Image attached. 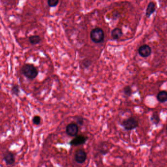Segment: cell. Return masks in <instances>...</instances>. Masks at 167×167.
<instances>
[{
	"label": "cell",
	"mask_w": 167,
	"mask_h": 167,
	"mask_svg": "<svg viewBox=\"0 0 167 167\" xmlns=\"http://www.w3.org/2000/svg\"><path fill=\"white\" fill-rule=\"evenodd\" d=\"M22 72L26 77L30 79H34L38 75V69L33 64H25L22 68Z\"/></svg>",
	"instance_id": "cell-1"
},
{
	"label": "cell",
	"mask_w": 167,
	"mask_h": 167,
	"mask_svg": "<svg viewBox=\"0 0 167 167\" xmlns=\"http://www.w3.org/2000/svg\"><path fill=\"white\" fill-rule=\"evenodd\" d=\"M151 121L155 125H158L159 123H160V117L157 112H154L153 113V114L151 117Z\"/></svg>",
	"instance_id": "cell-13"
},
{
	"label": "cell",
	"mask_w": 167,
	"mask_h": 167,
	"mask_svg": "<svg viewBox=\"0 0 167 167\" xmlns=\"http://www.w3.org/2000/svg\"><path fill=\"white\" fill-rule=\"evenodd\" d=\"M155 6H156V5H155V3L153 2H151L148 4L147 9H146V11H145V16L148 18H149L150 16L155 12L156 10Z\"/></svg>",
	"instance_id": "cell-8"
},
{
	"label": "cell",
	"mask_w": 167,
	"mask_h": 167,
	"mask_svg": "<svg viewBox=\"0 0 167 167\" xmlns=\"http://www.w3.org/2000/svg\"><path fill=\"white\" fill-rule=\"evenodd\" d=\"M138 53L142 58H147L152 54V49L148 45H143L139 47Z\"/></svg>",
	"instance_id": "cell-7"
},
{
	"label": "cell",
	"mask_w": 167,
	"mask_h": 167,
	"mask_svg": "<svg viewBox=\"0 0 167 167\" xmlns=\"http://www.w3.org/2000/svg\"><path fill=\"white\" fill-rule=\"evenodd\" d=\"M138 121L133 117H130L124 120L121 125L126 130H131L137 128L138 126Z\"/></svg>",
	"instance_id": "cell-3"
},
{
	"label": "cell",
	"mask_w": 167,
	"mask_h": 167,
	"mask_svg": "<svg viewBox=\"0 0 167 167\" xmlns=\"http://www.w3.org/2000/svg\"><path fill=\"white\" fill-rule=\"evenodd\" d=\"M157 99L159 102H165L167 100V93L166 91H161L158 93L157 96Z\"/></svg>",
	"instance_id": "cell-11"
},
{
	"label": "cell",
	"mask_w": 167,
	"mask_h": 167,
	"mask_svg": "<svg viewBox=\"0 0 167 167\" xmlns=\"http://www.w3.org/2000/svg\"><path fill=\"white\" fill-rule=\"evenodd\" d=\"M90 38L95 43H100L104 40L105 33L101 28L97 27L93 29L90 33Z\"/></svg>",
	"instance_id": "cell-2"
},
{
	"label": "cell",
	"mask_w": 167,
	"mask_h": 167,
	"mask_svg": "<svg viewBox=\"0 0 167 167\" xmlns=\"http://www.w3.org/2000/svg\"><path fill=\"white\" fill-rule=\"evenodd\" d=\"M59 2V0H48L49 6L51 7L57 6Z\"/></svg>",
	"instance_id": "cell-16"
},
{
	"label": "cell",
	"mask_w": 167,
	"mask_h": 167,
	"mask_svg": "<svg viewBox=\"0 0 167 167\" xmlns=\"http://www.w3.org/2000/svg\"><path fill=\"white\" fill-rule=\"evenodd\" d=\"M87 140H88V137L83 136V135H78V136H76L75 138L69 142V144L70 145H74V146L82 145L86 142Z\"/></svg>",
	"instance_id": "cell-6"
},
{
	"label": "cell",
	"mask_w": 167,
	"mask_h": 167,
	"mask_svg": "<svg viewBox=\"0 0 167 167\" xmlns=\"http://www.w3.org/2000/svg\"><path fill=\"white\" fill-rule=\"evenodd\" d=\"M82 65L85 68H88L90 65H91V62L88 59H84L82 62Z\"/></svg>",
	"instance_id": "cell-18"
},
{
	"label": "cell",
	"mask_w": 167,
	"mask_h": 167,
	"mask_svg": "<svg viewBox=\"0 0 167 167\" xmlns=\"http://www.w3.org/2000/svg\"><path fill=\"white\" fill-rule=\"evenodd\" d=\"M123 31L120 28H116L111 31V37L113 40H118L123 35Z\"/></svg>",
	"instance_id": "cell-10"
},
{
	"label": "cell",
	"mask_w": 167,
	"mask_h": 167,
	"mask_svg": "<svg viewBox=\"0 0 167 167\" xmlns=\"http://www.w3.org/2000/svg\"><path fill=\"white\" fill-rule=\"evenodd\" d=\"M78 132V125L75 123H71L66 126V133L69 136L75 137L77 135Z\"/></svg>",
	"instance_id": "cell-4"
},
{
	"label": "cell",
	"mask_w": 167,
	"mask_h": 167,
	"mask_svg": "<svg viewBox=\"0 0 167 167\" xmlns=\"http://www.w3.org/2000/svg\"><path fill=\"white\" fill-rule=\"evenodd\" d=\"M19 87L17 85L13 86L12 88V92L13 94H14L15 95H18V94L19 93Z\"/></svg>",
	"instance_id": "cell-17"
},
{
	"label": "cell",
	"mask_w": 167,
	"mask_h": 167,
	"mask_svg": "<svg viewBox=\"0 0 167 167\" xmlns=\"http://www.w3.org/2000/svg\"><path fill=\"white\" fill-rule=\"evenodd\" d=\"M41 117L39 116H35L34 117V118H33V124H34L35 125H39L40 123H41Z\"/></svg>",
	"instance_id": "cell-15"
},
{
	"label": "cell",
	"mask_w": 167,
	"mask_h": 167,
	"mask_svg": "<svg viewBox=\"0 0 167 167\" xmlns=\"http://www.w3.org/2000/svg\"><path fill=\"white\" fill-rule=\"evenodd\" d=\"M87 159L86 152L82 149H78L75 153V159L78 164H82L85 162Z\"/></svg>",
	"instance_id": "cell-5"
},
{
	"label": "cell",
	"mask_w": 167,
	"mask_h": 167,
	"mask_svg": "<svg viewBox=\"0 0 167 167\" xmlns=\"http://www.w3.org/2000/svg\"><path fill=\"white\" fill-rule=\"evenodd\" d=\"M4 159L7 165H12L15 162L14 155L10 152H8L4 155Z\"/></svg>",
	"instance_id": "cell-9"
},
{
	"label": "cell",
	"mask_w": 167,
	"mask_h": 167,
	"mask_svg": "<svg viewBox=\"0 0 167 167\" xmlns=\"http://www.w3.org/2000/svg\"><path fill=\"white\" fill-rule=\"evenodd\" d=\"M77 122L79 125H83L84 121H83V119L82 118V117H78L77 118Z\"/></svg>",
	"instance_id": "cell-19"
},
{
	"label": "cell",
	"mask_w": 167,
	"mask_h": 167,
	"mask_svg": "<svg viewBox=\"0 0 167 167\" xmlns=\"http://www.w3.org/2000/svg\"><path fill=\"white\" fill-rule=\"evenodd\" d=\"M29 40L32 45H35L39 43L41 41V38L38 35H33L29 38Z\"/></svg>",
	"instance_id": "cell-12"
},
{
	"label": "cell",
	"mask_w": 167,
	"mask_h": 167,
	"mask_svg": "<svg viewBox=\"0 0 167 167\" xmlns=\"http://www.w3.org/2000/svg\"><path fill=\"white\" fill-rule=\"evenodd\" d=\"M123 92H124L125 95H126V96H131L132 95V89L129 86H126L123 89Z\"/></svg>",
	"instance_id": "cell-14"
}]
</instances>
